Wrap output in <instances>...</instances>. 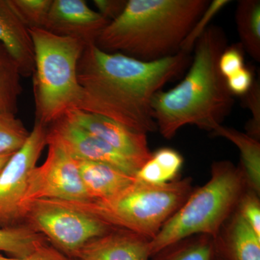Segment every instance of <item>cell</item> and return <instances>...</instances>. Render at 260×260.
<instances>
[{
  "label": "cell",
  "mask_w": 260,
  "mask_h": 260,
  "mask_svg": "<svg viewBox=\"0 0 260 260\" xmlns=\"http://www.w3.org/2000/svg\"><path fill=\"white\" fill-rule=\"evenodd\" d=\"M230 3L231 1H228V0L210 1L204 13L198 19L194 27L181 44V51L186 54H190L191 50L194 49L197 41L210 26V23L214 17Z\"/></svg>",
  "instance_id": "cell-24"
},
{
  "label": "cell",
  "mask_w": 260,
  "mask_h": 260,
  "mask_svg": "<svg viewBox=\"0 0 260 260\" xmlns=\"http://www.w3.org/2000/svg\"><path fill=\"white\" fill-rule=\"evenodd\" d=\"M30 132L13 114H0V155L14 154L28 140Z\"/></svg>",
  "instance_id": "cell-22"
},
{
  "label": "cell",
  "mask_w": 260,
  "mask_h": 260,
  "mask_svg": "<svg viewBox=\"0 0 260 260\" xmlns=\"http://www.w3.org/2000/svg\"><path fill=\"white\" fill-rule=\"evenodd\" d=\"M150 239L126 229H113L85 244L68 258L76 260H149Z\"/></svg>",
  "instance_id": "cell-13"
},
{
  "label": "cell",
  "mask_w": 260,
  "mask_h": 260,
  "mask_svg": "<svg viewBox=\"0 0 260 260\" xmlns=\"http://www.w3.org/2000/svg\"><path fill=\"white\" fill-rule=\"evenodd\" d=\"M213 136L221 137L234 143L241 153L242 166L249 189L260 194V143L246 134L234 128L220 125L212 132Z\"/></svg>",
  "instance_id": "cell-17"
},
{
  "label": "cell",
  "mask_w": 260,
  "mask_h": 260,
  "mask_svg": "<svg viewBox=\"0 0 260 260\" xmlns=\"http://www.w3.org/2000/svg\"><path fill=\"white\" fill-rule=\"evenodd\" d=\"M13 155V154H8V155H0V173H1L3 168L5 167V166L6 165L7 162H8Z\"/></svg>",
  "instance_id": "cell-32"
},
{
  "label": "cell",
  "mask_w": 260,
  "mask_h": 260,
  "mask_svg": "<svg viewBox=\"0 0 260 260\" xmlns=\"http://www.w3.org/2000/svg\"><path fill=\"white\" fill-rule=\"evenodd\" d=\"M209 0H128L95 45L143 61L176 55Z\"/></svg>",
  "instance_id": "cell-3"
},
{
  "label": "cell",
  "mask_w": 260,
  "mask_h": 260,
  "mask_svg": "<svg viewBox=\"0 0 260 260\" xmlns=\"http://www.w3.org/2000/svg\"><path fill=\"white\" fill-rule=\"evenodd\" d=\"M192 191L191 178L152 184L135 177L127 187L109 199L64 202L113 227L152 240Z\"/></svg>",
  "instance_id": "cell-6"
},
{
  "label": "cell",
  "mask_w": 260,
  "mask_h": 260,
  "mask_svg": "<svg viewBox=\"0 0 260 260\" xmlns=\"http://www.w3.org/2000/svg\"><path fill=\"white\" fill-rule=\"evenodd\" d=\"M0 260H70L68 256L56 249L49 242L39 246L34 252L24 258L6 257L0 254Z\"/></svg>",
  "instance_id": "cell-30"
},
{
  "label": "cell",
  "mask_w": 260,
  "mask_h": 260,
  "mask_svg": "<svg viewBox=\"0 0 260 260\" xmlns=\"http://www.w3.org/2000/svg\"><path fill=\"white\" fill-rule=\"evenodd\" d=\"M29 32L35 60V121L49 126L79 106L83 90L78 81V64L86 45L78 39L59 37L44 29H29Z\"/></svg>",
  "instance_id": "cell-5"
},
{
  "label": "cell",
  "mask_w": 260,
  "mask_h": 260,
  "mask_svg": "<svg viewBox=\"0 0 260 260\" xmlns=\"http://www.w3.org/2000/svg\"><path fill=\"white\" fill-rule=\"evenodd\" d=\"M218 68L225 79L244 68V49L242 46L237 44L225 48L219 58Z\"/></svg>",
  "instance_id": "cell-28"
},
{
  "label": "cell",
  "mask_w": 260,
  "mask_h": 260,
  "mask_svg": "<svg viewBox=\"0 0 260 260\" xmlns=\"http://www.w3.org/2000/svg\"><path fill=\"white\" fill-rule=\"evenodd\" d=\"M47 135L57 140L75 158L107 164L133 177L140 169L134 162L65 116L49 126Z\"/></svg>",
  "instance_id": "cell-10"
},
{
  "label": "cell",
  "mask_w": 260,
  "mask_h": 260,
  "mask_svg": "<svg viewBox=\"0 0 260 260\" xmlns=\"http://www.w3.org/2000/svg\"><path fill=\"white\" fill-rule=\"evenodd\" d=\"M237 211L256 235L260 237L259 195L248 189L241 198Z\"/></svg>",
  "instance_id": "cell-26"
},
{
  "label": "cell",
  "mask_w": 260,
  "mask_h": 260,
  "mask_svg": "<svg viewBox=\"0 0 260 260\" xmlns=\"http://www.w3.org/2000/svg\"><path fill=\"white\" fill-rule=\"evenodd\" d=\"M76 160L82 182L90 200L109 199L135 180V177L107 164L80 159Z\"/></svg>",
  "instance_id": "cell-16"
},
{
  "label": "cell",
  "mask_w": 260,
  "mask_h": 260,
  "mask_svg": "<svg viewBox=\"0 0 260 260\" xmlns=\"http://www.w3.org/2000/svg\"><path fill=\"white\" fill-rule=\"evenodd\" d=\"M214 242L218 260H260V237L237 210L224 223Z\"/></svg>",
  "instance_id": "cell-15"
},
{
  "label": "cell",
  "mask_w": 260,
  "mask_h": 260,
  "mask_svg": "<svg viewBox=\"0 0 260 260\" xmlns=\"http://www.w3.org/2000/svg\"><path fill=\"white\" fill-rule=\"evenodd\" d=\"M127 0H94L98 13L109 21L117 18L124 11Z\"/></svg>",
  "instance_id": "cell-31"
},
{
  "label": "cell",
  "mask_w": 260,
  "mask_h": 260,
  "mask_svg": "<svg viewBox=\"0 0 260 260\" xmlns=\"http://www.w3.org/2000/svg\"><path fill=\"white\" fill-rule=\"evenodd\" d=\"M151 158L158 164L167 182L177 180L184 162L179 152L170 148H162L152 153Z\"/></svg>",
  "instance_id": "cell-25"
},
{
  "label": "cell",
  "mask_w": 260,
  "mask_h": 260,
  "mask_svg": "<svg viewBox=\"0 0 260 260\" xmlns=\"http://www.w3.org/2000/svg\"><path fill=\"white\" fill-rule=\"evenodd\" d=\"M28 29H44L53 0H10Z\"/></svg>",
  "instance_id": "cell-23"
},
{
  "label": "cell",
  "mask_w": 260,
  "mask_h": 260,
  "mask_svg": "<svg viewBox=\"0 0 260 260\" xmlns=\"http://www.w3.org/2000/svg\"><path fill=\"white\" fill-rule=\"evenodd\" d=\"M225 80L228 88L232 95L241 96L249 91L254 82L252 72L245 67Z\"/></svg>",
  "instance_id": "cell-29"
},
{
  "label": "cell",
  "mask_w": 260,
  "mask_h": 260,
  "mask_svg": "<svg viewBox=\"0 0 260 260\" xmlns=\"http://www.w3.org/2000/svg\"><path fill=\"white\" fill-rule=\"evenodd\" d=\"M47 242L44 236L24 224L15 227L0 228V251L7 253L11 257H25Z\"/></svg>",
  "instance_id": "cell-21"
},
{
  "label": "cell",
  "mask_w": 260,
  "mask_h": 260,
  "mask_svg": "<svg viewBox=\"0 0 260 260\" xmlns=\"http://www.w3.org/2000/svg\"><path fill=\"white\" fill-rule=\"evenodd\" d=\"M109 23L84 0H53L44 30L78 39L87 46L95 44Z\"/></svg>",
  "instance_id": "cell-12"
},
{
  "label": "cell",
  "mask_w": 260,
  "mask_h": 260,
  "mask_svg": "<svg viewBox=\"0 0 260 260\" xmlns=\"http://www.w3.org/2000/svg\"><path fill=\"white\" fill-rule=\"evenodd\" d=\"M245 107L249 109L251 117L246 124V134L259 140L260 138V84L254 81L249 91L243 95Z\"/></svg>",
  "instance_id": "cell-27"
},
{
  "label": "cell",
  "mask_w": 260,
  "mask_h": 260,
  "mask_svg": "<svg viewBox=\"0 0 260 260\" xmlns=\"http://www.w3.org/2000/svg\"><path fill=\"white\" fill-rule=\"evenodd\" d=\"M48 126L35 121L28 140L0 173V228L23 225V202L29 176L47 145Z\"/></svg>",
  "instance_id": "cell-9"
},
{
  "label": "cell",
  "mask_w": 260,
  "mask_h": 260,
  "mask_svg": "<svg viewBox=\"0 0 260 260\" xmlns=\"http://www.w3.org/2000/svg\"><path fill=\"white\" fill-rule=\"evenodd\" d=\"M227 43L223 28L210 25L195 44L194 57L184 79L154 97V119L166 139H172L186 125L212 133L232 112L235 101L218 68Z\"/></svg>",
  "instance_id": "cell-2"
},
{
  "label": "cell",
  "mask_w": 260,
  "mask_h": 260,
  "mask_svg": "<svg viewBox=\"0 0 260 260\" xmlns=\"http://www.w3.org/2000/svg\"><path fill=\"white\" fill-rule=\"evenodd\" d=\"M21 77L14 58L0 44V114L16 115L23 91Z\"/></svg>",
  "instance_id": "cell-19"
},
{
  "label": "cell",
  "mask_w": 260,
  "mask_h": 260,
  "mask_svg": "<svg viewBox=\"0 0 260 260\" xmlns=\"http://www.w3.org/2000/svg\"><path fill=\"white\" fill-rule=\"evenodd\" d=\"M72 122L97 137L141 168L152 156L148 135L138 133L106 116L73 109L64 116Z\"/></svg>",
  "instance_id": "cell-11"
},
{
  "label": "cell",
  "mask_w": 260,
  "mask_h": 260,
  "mask_svg": "<svg viewBox=\"0 0 260 260\" xmlns=\"http://www.w3.org/2000/svg\"><path fill=\"white\" fill-rule=\"evenodd\" d=\"M215 257L213 238L199 234L166 246L149 260H215Z\"/></svg>",
  "instance_id": "cell-20"
},
{
  "label": "cell",
  "mask_w": 260,
  "mask_h": 260,
  "mask_svg": "<svg viewBox=\"0 0 260 260\" xmlns=\"http://www.w3.org/2000/svg\"><path fill=\"white\" fill-rule=\"evenodd\" d=\"M0 44L14 58L22 77L34 72V47L29 29L10 0H0Z\"/></svg>",
  "instance_id": "cell-14"
},
{
  "label": "cell",
  "mask_w": 260,
  "mask_h": 260,
  "mask_svg": "<svg viewBox=\"0 0 260 260\" xmlns=\"http://www.w3.org/2000/svg\"><path fill=\"white\" fill-rule=\"evenodd\" d=\"M215 260H218V259H217V258H216V257H215Z\"/></svg>",
  "instance_id": "cell-34"
},
{
  "label": "cell",
  "mask_w": 260,
  "mask_h": 260,
  "mask_svg": "<svg viewBox=\"0 0 260 260\" xmlns=\"http://www.w3.org/2000/svg\"><path fill=\"white\" fill-rule=\"evenodd\" d=\"M69 259L70 260H76V259H72V258H69Z\"/></svg>",
  "instance_id": "cell-33"
},
{
  "label": "cell",
  "mask_w": 260,
  "mask_h": 260,
  "mask_svg": "<svg viewBox=\"0 0 260 260\" xmlns=\"http://www.w3.org/2000/svg\"><path fill=\"white\" fill-rule=\"evenodd\" d=\"M49 153L40 167L32 169L24 196V215L26 205L39 200L89 201L76 159L55 139L47 135Z\"/></svg>",
  "instance_id": "cell-8"
},
{
  "label": "cell",
  "mask_w": 260,
  "mask_h": 260,
  "mask_svg": "<svg viewBox=\"0 0 260 260\" xmlns=\"http://www.w3.org/2000/svg\"><path fill=\"white\" fill-rule=\"evenodd\" d=\"M248 189L242 166H235L227 160L214 162L209 181L193 189L184 204L150 241V256L191 236L203 234L215 239L237 210Z\"/></svg>",
  "instance_id": "cell-4"
},
{
  "label": "cell",
  "mask_w": 260,
  "mask_h": 260,
  "mask_svg": "<svg viewBox=\"0 0 260 260\" xmlns=\"http://www.w3.org/2000/svg\"><path fill=\"white\" fill-rule=\"evenodd\" d=\"M191 59L190 54L180 51L143 61L87 45L78 64L83 95L77 109L106 116L138 133H154V97L185 71Z\"/></svg>",
  "instance_id": "cell-1"
},
{
  "label": "cell",
  "mask_w": 260,
  "mask_h": 260,
  "mask_svg": "<svg viewBox=\"0 0 260 260\" xmlns=\"http://www.w3.org/2000/svg\"><path fill=\"white\" fill-rule=\"evenodd\" d=\"M238 34L244 51L260 61V1L241 0L235 13Z\"/></svg>",
  "instance_id": "cell-18"
},
{
  "label": "cell",
  "mask_w": 260,
  "mask_h": 260,
  "mask_svg": "<svg viewBox=\"0 0 260 260\" xmlns=\"http://www.w3.org/2000/svg\"><path fill=\"white\" fill-rule=\"evenodd\" d=\"M23 224L44 236L68 257L90 241L115 229L66 202L56 200L29 203L25 208Z\"/></svg>",
  "instance_id": "cell-7"
}]
</instances>
